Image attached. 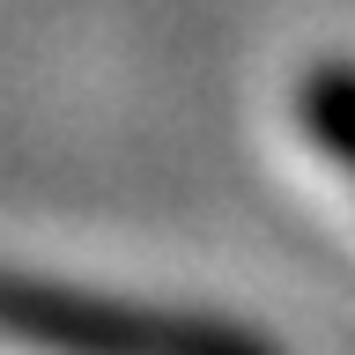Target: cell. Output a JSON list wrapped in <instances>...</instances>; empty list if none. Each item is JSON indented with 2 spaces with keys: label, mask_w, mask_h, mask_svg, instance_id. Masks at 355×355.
<instances>
[{
  "label": "cell",
  "mask_w": 355,
  "mask_h": 355,
  "mask_svg": "<svg viewBox=\"0 0 355 355\" xmlns=\"http://www.w3.org/2000/svg\"><path fill=\"white\" fill-rule=\"evenodd\" d=\"M0 340L37 355H274V340L207 311L126 304L37 274H0Z\"/></svg>",
  "instance_id": "6da1fadb"
}]
</instances>
